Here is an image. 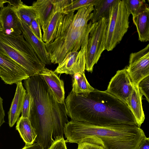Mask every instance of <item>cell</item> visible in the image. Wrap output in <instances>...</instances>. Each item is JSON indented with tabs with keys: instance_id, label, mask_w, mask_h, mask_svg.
Segmentation results:
<instances>
[{
	"instance_id": "1",
	"label": "cell",
	"mask_w": 149,
	"mask_h": 149,
	"mask_svg": "<svg viewBox=\"0 0 149 149\" xmlns=\"http://www.w3.org/2000/svg\"><path fill=\"white\" fill-rule=\"evenodd\" d=\"M30 97L29 118L37 135L35 141L48 149L55 139L63 137L68 122L65 103H60L42 77L38 75L24 80Z\"/></svg>"
},
{
	"instance_id": "2",
	"label": "cell",
	"mask_w": 149,
	"mask_h": 149,
	"mask_svg": "<svg viewBox=\"0 0 149 149\" xmlns=\"http://www.w3.org/2000/svg\"><path fill=\"white\" fill-rule=\"evenodd\" d=\"M65 103L67 116L72 120L100 125L137 126L127 105L106 91L95 89L87 94L71 91Z\"/></svg>"
},
{
	"instance_id": "3",
	"label": "cell",
	"mask_w": 149,
	"mask_h": 149,
	"mask_svg": "<svg viewBox=\"0 0 149 149\" xmlns=\"http://www.w3.org/2000/svg\"><path fill=\"white\" fill-rule=\"evenodd\" d=\"M65 142H89L104 149H137L146 137L137 125L120 124L97 125L71 120L65 125Z\"/></svg>"
},
{
	"instance_id": "4",
	"label": "cell",
	"mask_w": 149,
	"mask_h": 149,
	"mask_svg": "<svg viewBox=\"0 0 149 149\" xmlns=\"http://www.w3.org/2000/svg\"><path fill=\"white\" fill-rule=\"evenodd\" d=\"M0 54L19 64L29 77L39 75L45 68L22 34L14 36L0 32Z\"/></svg>"
},
{
	"instance_id": "5",
	"label": "cell",
	"mask_w": 149,
	"mask_h": 149,
	"mask_svg": "<svg viewBox=\"0 0 149 149\" xmlns=\"http://www.w3.org/2000/svg\"><path fill=\"white\" fill-rule=\"evenodd\" d=\"M93 24L77 30L68 29L56 36L54 40L45 43L51 63L59 64L67 54L71 52H78L82 46L86 45L89 33Z\"/></svg>"
},
{
	"instance_id": "6",
	"label": "cell",
	"mask_w": 149,
	"mask_h": 149,
	"mask_svg": "<svg viewBox=\"0 0 149 149\" xmlns=\"http://www.w3.org/2000/svg\"><path fill=\"white\" fill-rule=\"evenodd\" d=\"M130 14L126 0H118L112 6L107 20L105 50L112 51L120 42L129 27Z\"/></svg>"
},
{
	"instance_id": "7",
	"label": "cell",
	"mask_w": 149,
	"mask_h": 149,
	"mask_svg": "<svg viewBox=\"0 0 149 149\" xmlns=\"http://www.w3.org/2000/svg\"><path fill=\"white\" fill-rule=\"evenodd\" d=\"M107 21L102 18L93 24L88 34L85 54V70L92 72L103 52L105 50V35Z\"/></svg>"
},
{
	"instance_id": "8",
	"label": "cell",
	"mask_w": 149,
	"mask_h": 149,
	"mask_svg": "<svg viewBox=\"0 0 149 149\" xmlns=\"http://www.w3.org/2000/svg\"><path fill=\"white\" fill-rule=\"evenodd\" d=\"M127 72L133 86H138L149 75V44L144 48L130 55Z\"/></svg>"
},
{
	"instance_id": "9",
	"label": "cell",
	"mask_w": 149,
	"mask_h": 149,
	"mask_svg": "<svg viewBox=\"0 0 149 149\" xmlns=\"http://www.w3.org/2000/svg\"><path fill=\"white\" fill-rule=\"evenodd\" d=\"M134 89L127 68L118 70L109 82L105 91L125 104Z\"/></svg>"
},
{
	"instance_id": "10",
	"label": "cell",
	"mask_w": 149,
	"mask_h": 149,
	"mask_svg": "<svg viewBox=\"0 0 149 149\" xmlns=\"http://www.w3.org/2000/svg\"><path fill=\"white\" fill-rule=\"evenodd\" d=\"M86 46H82L79 51L68 53L58 64L54 72L57 74L65 73L72 75L79 72H84Z\"/></svg>"
},
{
	"instance_id": "11",
	"label": "cell",
	"mask_w": 149,
	"mask_h": 149,
	"mask_svg": "<svg viewBox=\"0 0 149 149\" xmlns=\"http://www.w3.org/2000/svg\"><path fill=\"white\" fill-rule=\"evenodd\" d=\"M0 77L5 84L12 85L29 77L19 64L9 58L0 54Z\"/></svg>"
},
{
	"instance_id": "12",
	"label": "cell",
	"mask_w": 149,
	"mask_h": 149,
	"mask_svg": "<svg viewBox=\"0 0 149 149\" xmlns=\"http://www.w3.org/2000/svg\"><path fill=\"white\" fill-rule=\"evenodd\" d=\"M0 24L1 33L4 34L15 36L22 34L20 20L13 10V6L9 4L0 10Z\"/></svg>"
},
{
	"instance_id": "13",
	"label": "cell",
	"mask_w": 149,
	"mask_h": 149,
	"mask_svg": "<svg viewBox=\"0 0 149 149\" xmlns=\"http://www.w3.org/2000/svg\"><path fill=\"white\" fill-rule=\"evenodd\" d=\"M19 19L21 24L22 34L25 40L30 45L42 62L45 65L51 64V63L45 43L39 40L32 33L29 26Z\"/></svg>"
},
{
	"instance_id": "14",
	"label": "cell",
	"mask_w": 149,
	"mask_h": 149,
	"mask_svg": "<svg viewBox=\"0 0 149 149\" xmlns=\"http://www.w3.org/2000/svg\"><path fill=\"white\" fill-rule=\"evenodd\" d=\"M53 10L46 27L43 31V41L46 44L52 42L55 39L59 19L65 7L63 0H53Z\"/></svg>"
},
{
	"instance_id": "15",
	"label": "cell",
	"mask_w": 149,
	"mask_h": 149,
	"mask_svg": "<svg viewBox=\"0 0 149 149\" xmlns=\"http://www.w3.org/2000/svg\"><path fill=\"white\" fill-rule=\"evenodd\" d=\"M39 75L42 77L58 102L60 103H65L63 81L60 79L54 72L45 67Z\"/></svg>"
},
{
	"instance_id": "16",
	"label": "cell",
	"mask_w": 149,
	"mask_h": 149,
	"mask_svg": "<svg viewBox=\"0 0 149 149\" xmlns=\"http://www.w3.org/2000/svg\"><path fill=\"white\" fill-rule=\"evenodd\" d=\"M16 84L15 94L8 112V124L10 127L14 126L19 118L24 98L26 93L22 81Z\"/></svg>"
},
{
	"instance_id": "17",
	"label": "cell",
	"mask_w": 149,
	"mask_h": 149,
	"mask_svg": "<svg viewBox=\"0 0 149 149\" xmlns=\"http://www.w3.org/2000/svg\"><path fill=\"white\" fill-rule=\"evenodd\" d=\"M133 86L134 89L127 99L126 104L134 116L137 126L140 127L145 119L142 106L143 95L140 93L138 86Z\"/></svg>"
},
{
	"instance_id": "18",
	"label": "cell",
	"mask_w": 149,
	"mask_h": 149,
	"mask_svg": "<svg viewBox=\"0 0 149 149\" xmlns=\"http://www.w3.org/2000/svg\"><path fill=\"white\" fill-rule=\"evenodd\" d=\"M34 9L42 31L45 29L52 13L53 0H38L32 5Z\"/></svg>"
},
{
	"instance_id": "19",
	"label": "cell",
	"mask_w": 149,
	"mask_h": 149,
	"mask_svg": "<svg viewBox=\"0 0 149 149\" xmlns=\"http://www.w3.org/2000/svg\"><path fill=\"white\" fill-rule=\"evenodd\" d=\"M133 22L136 26L139 40L141 42L149 40V7L132 17Z\"/></svg>"
},
{
	"instance_id": "20",
	"label": "cell",
	"mask_w": 149,
	"mask_h": 149,
	"mask_svg": "<svg viewBox=\"0 0 149 149\" xmlns=\"http://www.w3.org/2000/svg\"><path fill=\"white\" fill-rule=\"evenodd\" d=\"M16 129L25 143L26 146L33 144L37 137L28 118L20 117L17 121Z\"/></svg>"
},
{
	"instance_id": "21",
	"label": "cell",
	"mask_w": 149,
	"mask_h": 149,
	"mask_svg": "<svg viewBox=\"0 0 149 149\" xmlns=\"http://www.w3.org/2000/svg\"><path fill=\"white\" fill-rule=\"evenodd\" d=\"M118 0H98L94 6L92 16L90 22L92 24L97 22L102 18L107 20L109 17L112 6Z\"/></svg>"
},
{
	"instance_id": "22",
	"label": "cell",
	"mask_w": 149,
	"mask_h": 149,
	"mask_svg": "<svg viewBox=\"0 0 149 149\" xmlns=\"http://www.w3.org/2000/svg\"><path fill=\"white\" fill-rule=\"evenodd\" d=\"M72 91L76 94H87L95 89L89 84L84 72H79L72 76Z\"/></svg>"
},
{
	"instance_id": "23",
	"label": "cell",
	"mask_w": 149,
	"mask_h": 149,
	"mask_svg": "<svg viewBox=\"0 0 149 149\" xmlns=\"http://www.w3.org/2000/svg\"><path fill=\"white\" fill-rule=\"evenodd\" d=\"M13 10L18 18L30 26L32 20L36 17L33 6L24 3L17 7L13 6Z\"/></svg>"
},
{
	"instance_id": "24",
	"label": "cell",
	"mask_w": 149,
	"mask_h": 149,
	"mask_svg": "<svg viewBox=\"0 0 149 149\" xmlns=\"http://www.w3.org/2000/svg\"><path fill=\"white\" fill-rule=\"evenodd\" d=\"M98 0H72L71 2L63 9V13H69L74 12L76 10L86 6L93 5L97 3Z\"/></svg>"
},
{
	"instance_id": "25",
	"label": "cell",
	"mask_w": 149,
	"mask_h": 149,
	"mask_svg": "<svg viewBox=\"0 0 149 149\" xmlns=\"http://www.w3.org/2000/svg\"><path fill=\"white\" fill-rule=\"evenodd\" d=\"M131 14L134 17L149 7L144 0H126Z\"/></svg>"
},
{
	"instance_id": "26",
	"label": "cell",
	"mask_w": 149,
	"mask_h": 149,
	"mask_svg": "<svg viewBox=\"0 0 149 149\" xmlns=\"http://www.w3.org/2000/svg\"><path fill=\"white\" fill-rule=\"evenodd\" d=\"M138 88L140 93L146 97L149 102V75L142 79L139 83Z\"/></svg>"
},
{
	"instance_id": "27",
	"label": "cell",
	"mask_w": 149,
	"mask_h": 149,
	"mask_svg": "<svg viewBox=\"0 0 149 149\" xmlns=\"http://www.w3.org/2000/svg\"><path fill=\"white\" fill-rule=\"evenodd\" d=\"M29 27L36 37L39 40L43 41L41 27L38 19L37 17L32 20Z\"/></svg>"
},
{
	"instance_id": "28",
	"label": "cell",
	"mask_w": 149,
	"mask_h": 149,
	"mask_svg": "<svg viewBox=\"0 0 149 149\" xmlns=\"http://www.w3.org/2000/svg\"><path fill=\"white\" fill-rule=\"evenodd\" d=\"M30 102V97L29 94L26 93L23 101L22 110V116L24 118H29Z\"/></svg>"
},
{
	"instance_id": "29",
	"label": "cell",
	"mask_w": 149,
	"mask_h": 149,
	"mask_svg": "<svg viewBox=\"0 0 149 149\" xmlns=\"http://www.w3.org/2000/svg\"><path fill=\"white\" fill-rule=\"evenodd\" d=\"M48 149H67L63 137L54 140L52 144Z\"/></svg>"
},
{
	"instance_id": "30",
	"label": "cell",
	"mask_w": 149,
	"mask_h": 149,
	"mask_svg": "<svg viewBox=\"0 0 149 149\" xmlns=\"http://www.w3.org/2000/svg\"><path fill=\"white\" fill-rule=\"evenodd\" d=\"M77 149H104L102 146L94 143L84 142L78 144Z\"/></svg>"
},
{
	"instance_id": "31",
	"label": "cell",
	"mask_w": 149,
	"mask_h": 149,
	"mask_svg": "<svg viewBox=\"0 0 149 149\" xmlns=\"http://www.w3.org/2000/svg\"><path fill=\"white\" fill-rule=\"evenodd\" d=\"M3 99L0 96V127L5 122L4 120L5 113L3 107Z\"/></svg>"
},
{
	"instance_id": "32",
	"label": "cell",
	"mask_w": 149,
	"mask_h": 149,
	"mask_svg": "<svg viewBox=\"0 0 149 149\" xmlns=\"http://www.w3.org/2000/svg\"><path fill=\"white\" fill-rule=\"evenodd\" d=\"M137 149H149V138H145Z\"/></svg>"
},
{
	"instance_id": "33",
	"label": "cell",
	"mask_w": 149,
	"mask_h": 149,
	"mask_svg": "<svg viewBox=\"0 0 149 149\" xmlns=\"http://www.w3.org/2000/svg\"><path fill=\"white\" fill-rule=\"evenodd\" d=\"M7 3H8L10 5L14 7H17L23 3V2L20 0H6Z\"/></svg>"
},
{
	"instance_id": "34",
	"label": "cell",
	"mask_w": 149,
	"mask_h": 149,
	"mask_svg": "<svg viewBox=\"0 0 149 149\" xmlns=\"http://www.w3.org/2000/svg\"><path fill=\"white\" fill-rule=\"evenodd\" d=\"M22 149H42V148L39 144L36 143L30 146H25Z\"/></svg>"
},
{
	"instance_id": "35",
	"label": "cell",
	"mask_w": 149,
	"mask_h": 149,
	"mask_svg": "<svg viewBox=\"0 0 149 149\" xmlns=\"http://www.w3.org/2000/svg\"><path fill=\"white\" fill-rule=\"evenodd\" d=\"M6 3H7L6 0H0V7L1 8L4 7V4Z\"/></svg>"
},
{
	"instance_id": "36",
	"label": "cell",
	"mask_w": 149,
	"mask_h": 149,
	"mask_svg": "<svg viewBox=\"0 0 149 149\" xmlns=\"http://www.w3.org/2000/svg\"><path fill=\"white\" fill-rule=\"evenodd\" d=\"M2 31L1 27L0 24V32H1Z\"/></svg>"
}]
</instances>
